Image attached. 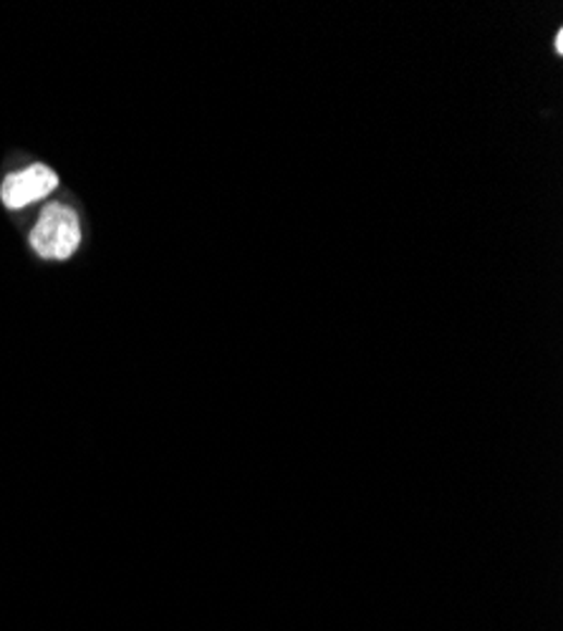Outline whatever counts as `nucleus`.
I'll return each mask as SVG.
<instances>
[{
  "instance_id": "nucleus-1",
  "label": "nucleus",
  "mask_w": 563,
  "mask_h": 631,
  "mask_svg": "<svg viewBox=\"0 0 563 631\" xmlns=\"http://www.w3.org/2000/svg\"><path fill=\"white\" fill-rule=\"evenodd\" d=\"M82 243V222L78 215L66 205H49L38 218L30 245L41 258L63 260L71 258Z\"/></svg>"
},
{
  "instance_id": "nucleus-2",
  "label": "nucleus",
  "mask_w": 563,
  "mask_h": 631,
  "mask_svg": "<svg viewBox=\"0 0 563 631\" xmlns=\"http://www.w3.org/2000/svg\"><path fill=\"white\" fill-rule=\"evenodd\" d=\"M59 185L57 172L46 165H34L28 170L15 172L11 178H5L3 187H0V199H3L5 207L11 210H21V207H28L44 199L46 195H51Z\"/></svg>"
},
{
  "instance_id": "nucleus-3",
  "label": "nucleus",
  "mask_w": 563,
  "mask_h": 631,
  "mask_svg": "<svg viewBox=\"0 0 563 631\" xmlns=\"http://www.w3.org/2000/svg\"><path fill=\"white\" fill-rule=\"evenodd\" d=\"M556 51L563 53V31H559V36H556Z\"/></svg>"
}]
</instances>
